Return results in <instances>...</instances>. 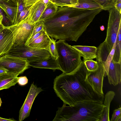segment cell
Wrapping results in <instances>:
<instances>
[{
  "mask_svg": "<svg viewBox=\"0 0 121 121\" xmlns=\"http://www.w3.org/2000/svg\"><path fill=\"white\" fill-rule=\"evenodd\" d=\"M29 66L35 68L49 69L53 70H60L56 60L51 56L44 60L29 62Z\"/></svg>",
  "mask_w": 121,
  "mask_h": 121,
  "instance_id": "cell-17",
  "label": "cell"
},
{
  "mask_svg": "<svg viewBox=\"0 0 121 121\" xmlns=\"http://www.w3.org/2000/svg\"><path fill=\"white\" fill-rule=\"evenodd\" d=\"M2 103V102L1 99L0 97V107H1V105Z\"/></svg>",
  "mask_w": 121,
  "mask_h": 121,
  "instance_id": "cell-43",
  "label": "cell"
},
{
  "mask_svg": "<svg viewBox=\"0 0 121 121\" xmlns=\"http://www.w3.org/2000/svg\"><path fill=\"white\" fill-rule=\"evenodd\" d=\"M104 107L103 103L93 101L80 102L72 106L64 104L53 121H99Z\"/></svg>",
  "mask_w": 121,
  "mask_h": 121,
  "instance_id": "cell-3",
  "label": "cell"
},
{
  "mask_svg": "<svg viewBox=\"0 0 121 121\" xmlns=\"http://www.w3.org/2000/svg\"><path fill=\"white\" fill-rule=\"evenodd\" d=\"M88 71H92L97 69L98 67V62L91 59L86 60L84 61Z\"/></svg>",
  "mask_w": 121,
  "mask_h": 121,
  "instance_id": "cell-26",
  "label": "cell"
},
{
  "mask_svg": "<svg viewBox=\"0 0 121 121\" xmlns=\"http://www.w3.org/2000/svg\"><path fill=\"white\" fill-rule=\"evenodd\" d=\"M8 71L6 69L2 66H0V75L6 73Z\"/></svg>",
  "mask_w": 121,
  "mask_h": 121,
  "instance_id": "cell-36",
  "label": "cell"
},
{
  "mask_svg": "<svg viewBox=\"0 0 121 121\" xmlns=\"http://www.w3.org/2000/svg\"><path fill=\"white\" fill-rule=\"evenodd\" d=\"M57 9L58 7L50 1L46 5L39 21H44L52 17L55 14Z\"/></svg>",
  "mask_w": 121,
  "mask_h": 121,
  "instance_id": "cell-22",
  "label": "cell"
},
{
  "mask_svg": "<svg viewBox=\"0 0 121 121\" xmlns=\"http://www.w3.org/2000/svg\"><path fill=\"white\" fill-rule=\"evenodd\" d=\"M121 26L119 30L116 42L115 51L112 60L115 62L121 63Z\"/></svg>",
  "mask_w": 121,
  "mask_h": 121,
  "instance_id": "cell-23",
  "label": "cell"
},
{
  "mask_svg": "<svg viewBox=\"0 0 121 121\" xmlns=\"http://www.w3.org/2000/svg\"><path fill=\"white\" fill-rule=\"evenodd\" d=\"M121 108L120 107L114 110L113 113L110 121H121Z\"/></svg>",
  "mask_w": 121,
  "mask_h": 121,
  "instance_id": "cell-30",
  "label": "cell"
},
{
  "mask_svg": "<svg viewBox=\"0 0 121 121\" xmlns=\"http://www.w3.org/2000/svg\"><path fill=\"white\" fill-rule=\"evenodd\" d=\"M116 43L111 51L107 43L104 41L101 43L97 47L96 61L101 62L104 68L105 73L108 69L112 60L115 51Z\"/></svg>",
  "mask_w": 121,
  "mask_h": 121,
  "instance_id": "cell-11",
  "label": "cell"
},
{
  "mask_svg": "<svg viewBox=\"0 0 121 121\" xmlns=\"http://www.w3.org/2000/svg\"><path fill=\"white\" fill-rule=\"evenodd\" d=\"M43 30H45L43 21H39L35 24V26L31 35L32 37Z\"/></svg>",
  "mask_w": 121,
  "mask_h": 121,
  "instance_id": "cell-28",
  "label": "cell"
},
{
  "mask_svg": "<svg viewBox=\"0 0 121 121\" xmlns=\"http://www.w3.org/2000/svg\"><path fill=\"white\" fill-rule=\"evenodd\" d=\"M4 12V11L3 9L0 7V13H1L2 15V13Z\"/></svg>",
  "mask_w": 121,
  "mask_h": 121,
  "instance_id": "cell-42",
  "label": "cell"
},
{
  "mask_svg": "<svg viewBox=\"0 0 121 121\" xmlns=\"http://www.w3.org/2000/svg\"><path fill=\"white\" fill-rule=\"evenodd\" d=\"M56 40L51 38L49 46V52L51 56L56 60L58 57L56 47Z\"/></svg>",
  "mask_w": 121,
  "mask_h": 121,
  "instance_id": "cell-27",
  "label": "cell"
},
{
  "mask_svg": "<svg viewBox=\"0 0 121 121\" xmlns=\"http://www.w3.org/2000/svg\"><path fill=\"white\" fill-rule=\"evenodd\" d=\"M15 1L16 0H12ZM25 4L26 7H29L40 0H21Z\"/></svg>",
  "mask_w": 121,
  "mask_h": 121,
  "instance_id": "cell-34",
  "label": "cell"
},
{
  "mask_svg": "<svg viewBox=\"0 0 121 121\" xmlns=\"http://www.w3.org/2000/svg\"><path fill=\"white\" fill-rule=\"evenodd\" d=\"M29 62L25 59L7 54L0 57V66L8 70V73L18 76L29 68Z\"/></svg>",
  "mask_w": 121,
  "mask_h": 121,
  "instance_id": "cell-8",
  "label": "cell"
},
{
  "mask_svg": "<svg viewBox=\"0 0 121 121\" xmlns=\"http://www.w3.org/2000/svg\"><path fill=\"white\" fill-rule=\"evenodd\" d=\"M0 7L3 9L6 13V17L12 25H13L16 16L17 6L0 3Z\"/></svg>",
  "mask_w": 121,
  "mask_h": 121,
  "instance_id": "cell-21",
  "label": "cell"
},
{
  "mask_svg": "<svg viewBox=\"0 0 121 121\" xmlns=\"http://www.w3.org/2000/svg\"><path fill=\"white\" fill-rule=\"evenodd\" d=\"M87 70L84 61L74 71L62 73L54 80L53 88L64 104L73 105L82 101H93L103 103L104 95L100 94L85 80Z\"/></svg>",
  "mask_w": 121,
  "mask_h": 121,
  "instance_id": "cell-2",
  "label": "cell"
},
{
  "mask_svg": "<svg viewBox=\"0 0 121 121\" xmlns=\"http://www.w3.org/2000/svg\"><path fill=\"white\" fill-rule=\"evenodd\" d=\"M0 3H2L13 6H17L16 2L12 0H0Z\"/></svg>",
  "mask_w": 121,
  "mask_h": 121,
  "instance_id": "cell-35",
  "label": "cell"
},
{
  "mask_svg": "<svg viewBox=\"0 0 121 121\" xmlns=\"http://www.w3.org/2000/svg\"><path fill=\"white\" fill-rule=\"evenodd\" d=\"M72 47L77 51L84 61L86 60L95 59L96 57L97 48L95 46L73 45Z\"/></svg>",
  "mask_w": 121,
  "mask_h": 121,
  "instance_id": "cell-16",
  "label": "cell"
},
{
  "mask_svg": "<svg viewBox=\"0 0 121 121\" xmlns=\"http://www.w3.org/2000/svg\"><path fill=\"white\" fill-rule=\"evenodd\" d=\"M97 14L95 9L58 7L52 17L43 21L45 31L56 40L76 42Z\"/></svg>",
  "mask_w": 121,
  "mask_h": 121,
  "instance_id": "cell-1",
  "label": "cell"
},
{
  "mask_svg": "<svg viewBox=\"0 0 121 121\" xmlns=\"http://www.w3.org/2000/svg\"><path fill=\"white\" fill-rule=\"evenodd\" d=\"M18 76L8 73L0 75V91L15 86L18 83Z\"/></svg>",
  "mask_w": 121,
  "mask_h": 121,
  "instance_id": "cell-18",
  "label": "cell"
},
{
  "mask_svg": "<svg viewBox=\"0 0 121 121\" xmlns=\"http://www.w3.org/2000/svg\"><path fill=\"white\" fill-rule=\"evenodd\" d=\"M43 2L46 4V5L49 3L50 1L49 0H43Z\"/></svg>",
  "mask_w": 121,
  "mask_h": 121,
  "instance_id": "cell-40",
  "label": "cell"
},
{
  "mask_svg": "<svg viewBox=\"0 0 121 121\" xmlns=\"http://www.w3.org/2000/svg\"><path fill=\"white\" fill-rule=\"evenodd\" d=\"M98 67L97 70L92 71L87 70L85 80L90 84L98 93L104 95L103 91V82L105 73L104 68L102 63L98 61Z\"/></svg>",
  "mask_w": 121,
  "mask_h": 121,
  "instance_id": "cell-9",
  "label": "cell"
},
{
  "mask_svg": "<svg viewBox=\"0 0 121 121\" xmlns=\"http://www.w3.org/2000/svg\"><path fill=\"white\" fill-rule=\"evenodd\" d=\"M29 8L26 7L21 12L18 17L15 20L13 24L18 23L27 17L29 12Z\"/></svg>",
  "mask_w": 121,
  "mask_h": 121,
  "instance_id": "cell-29",
  "label": "cell"
},
{
  "mask_svg": "<svg viewBox=\"0 0 121 121\" xmlns=\"http://www.w3.org/2000/svg\"><path fill=\"white\" fill-rule=\"evenodd\" d=\"M42 30L32 37H30L27 40L25 45H27L39 36L42 33L43 30Z\"/></svg>",
  "mask_w": 121,
  "mask_h": 121,
  "instance_id": "cell-33",
  "label": "cell"
},
{
  "mask_svg": "<svg viewBox=\"0 0 121 121\" xmlns=\"http://www.w3.org/2000/svg\"><path fill=\"white\" fill-rule=\"evenodd\" d=\"M57 7H63L66 5L73 4L78 2V0H49Z\"/></svg>",
  "mask_w": 121,
  "mask_h": 121,
  "instance_id": "cell-25",
  "label": "cell"
},
{
  "mask_svg": "<svg viewBox=\"0 0 121 121\" xmlns=\"http://www.w3.org/2000/svg\"><path fill=\"white\" fill-rule=\"evenodd\" d=\"M100 30L102 31H104L105 29V27L103 25H102L100 26Z\"/></svg>",
  "mask_w": 121,
  "mask_h": 121,
  "instance_id": "cell-41",
  "label": "cell"
},
{
  "mask_svg": "<svg viewBox=\"0 0 121 121\" xmlns=\"http://www.w3.org/2000/svg\"><path fill=\"white\" fill-rule=\"evenodd\" d=\"M4 26L2 24L0 27V57L8 54L13 45L12 33Z\"/></svg>",
  "mask_w": 121,
  "mask_h": 121,
  "instance_id": "cell-12",
  "label": "cell"
},
{
  "mask_svg": "<svg viewBox=\"0 0 121 121\" xmlns=\"http://www.w3.org/2000/svg\"><path fill=\"white\" fill-rule=\"evenodd\" d=\"M107 76L109 83L115 86L121 81V63L115 62L112 59L104 77Z\"/></svg>",
  "mask_w": 121,
  "mask_h": 121,
  "instance_id": "cell-13",
  "label": "cell"
},
{
  "mask_svg": "<svg viewBox=\"0 0 121 121\" xmlns=\"http://www.w3.org/2000/svg\"><path fill=\"white\" fill-rule=\"evenodd\" d=\"M108 11L107 35L104 41L107 43L111 51L116 42L119 30L121 26V13L115 7Z\"/></svg>",
  "mask_w": 121,
  "mask_h": 121,
  "instance_id": "cell-7",
  "label": "cell"
},
{
  "mask_svg": "<svg viewBox=\"0 0 121 121\" xmlns=\"http://www.w3.org/2000/svg\"><path fill=\"white\" fill-rule=\"evenodd\" d=\"M121 2V0H117L116 3Z\"/></svg>",
  "mask_w": 121,
  "mask_h": 121,
  "instance_id": "cell-44",
  "label": "cell"
},
{
  "mask_svg": "<svg viewBox=\"0 0 121 121\" xmlns=\"http://www.w3.org/2000/svg\"><path fill=\"white\" fill-rule=\"evenodd\" d=\"M115 8L121 13V2L116 3L115 5Z\"/></svg>",
  "mask_w": 121,
  "mask_h": 121,
  "instance_id": "cell-37",
  "label": "cell"
},
{
  "mask_svg": "<svg viewBox=\"0 0 121 121\" xmlns=\"http://www.w3.org/2000/svg\"><path fill=\"white\" fill-rule=\"evenodd\" d=\"M28 82V79L26 76H22L18 77V83L21 86H24Z\"/></svg>",
  "mask_w": 121,
  "mask_h": 121,
  "instance_id": "cell-32",
  "label": "cell"
},
{
  "mask_svg": "<svg viewBox=\"0 0 121 121\" xmlns=\"http://www.w3.org/2000/svg\"><path fill=\"white\" fill-rule=\"evenodd\" d=\"M16 121L13 118H9V119H6L0 117V121Z\"/></svg>",
  "mask_w": 121,
  "mask_h": 121,
  "instance_id": "cell-38",
  "label": "cell"
},
{
  "mask_svg": "<svg viewBox=\"0 0 121 121\" xmlns=\"http://www.w3.org/2000/svg\"><path fill=\"white\" fill-rule=\"evenodd\" d=\"M51 40V38L45 30L39 36L27 46L35 49L45 50L49 52Z\"/></svg>",
  "mask_w": 121,
  "mask_h": 121,
  "instance_id": "cell-15",
  "label": "cell"
},
{
  "mask_svg": "<svg viewBox=\"0 0 121 121\" xmlns=\"http://www.w3.org/2000/svg\"><path fill=\"white\" fill-rule=\"evenodd\" d=\"M35 26L29 22L26 17L18 23L6 26L5 28L9 30L12 33L13 45L25 44L31 37Z\"/></svg>",
  "mask_w": 121,
  "mask_h": 121,
  "instance_id": "cell-6",
  "label": "cell"
},
{
  "mask_svg": "<svg viewBox=\"0 0 121 121\" xmlns=\"http://www.w3.org/2000/svg\"><path fill=\"white\" fill-rule=\"evenodd\" d=\"M8 54L24 58L29 62L44 60L51 56L47 50L35 49L25 44L13 45Z\"/></svg>",
  "mask_w": 121,
  "mask_h": 121,
  "instance_id": "cell-5",
  "label": "cell"
},
{
  "mask_svg": "<svg viewBox=\"0 0 121 121\" xmlns=\"http://www.w3.org/2000/svg\"><path fill=\"white\" fill-rule=\"evenodd\" d=\"M65 6L82 9L102 8L100 5L93 0H78V2L76 4Z\"/></svg>",
  "mask_w": 121,
  "mask_h": 121,
  "instance_id": "cell-20",
  "label": "cell"
},
{
  "mask_svg": "<svg viewBox=\"0 0 121 121\" xmlns=\"http://www.w3.org/2000/svg\"><path fill=\"white\" fill-rule=\"evenodd\" d=\"M58 57L56 60L63 73H70L75 70L82 61L80 53L64 40L56 42Z\"/></svg>",
  "mask_w": 121,
  "mask_h": 121,
  "instance_id": "cell-4",
  "label": "cell"
},
{
  "mask_svg": "<svg viewBox=\"0 0 121 121\" xmlns=\"http://www.w3.org/2000/svg\"><path fill=\"white\" fill-rule=\"evenodd\" d=\"M115 95V92L112 91H108L105 95L104 101L103 109L102 115L99 121H109V112L110 103Z\"/></svg>",
  "mask_w": 121,
  "mask_h": 121,
  "instance_id": "cell-19",
  "label": "cell"
},
{
  "mask_svg": "<svg viewBox=\"0 0 121 121\" xmlns=\"http://www.w3.org/2000/svg\"><path fill=\"white\" fill-rule=\"evenodd\" d=\"M46 6L43 0H40L29 7L26 17L30 24H34L39 21Z\"/></svg>",
  "mask_w": 121,
  "mask_h": 121,
  "instance_id": "cell-14",
  "label": "cell"
},
{
  "mask_svg": "<svg viewBox=\"0 0 121 121\" xmlns=\"http://www.w3.org/2000/svg\"><path fill=\"white\" fill-rule=\"evenodd\" d=\"M3 18V16L0 13V27L3 24L2 22Z\"/></svg>",
  "mask_w": 121,
  "mask_h": 121,
  "instance_id": "cell-39",
  "label": "cell"
},
{
  "mask_svg": "<svg viewBox=\"0 0 121 121\" xmlns=\"http://www.w3.org/2000/svg\"><path fill=\"white\" fill-rule=\"evenodd\" d=\"M43 91L41 87H38L34 82L32 83L25 101L19 110V121H22L29 116L35 98Z\"/></svg>",
  "mask_w": 121,
  "mask_h": 121,
  "instance_id": "cell-10",
  "label": "cell"
},
{
  "mask_svg": "<svg viewBox=\"0 0 121 121\" xmlns=\"http://www.w3.org/2000/svg\"><path fill=\"white\" fill-rule=\"evenodd\" d=\"M102 7L103 10H109L115 7L117 0H93Z\"/></svg>",
  "mask_w": 121,
  "mask_h": 121,
  "instance_id": "cell-24",
  "label": "cell"
},
{
  "mask_svg": "<svg viewBox=\"0 0 121 121\" xmlns=\"http://www.w3.org/2000/svg\"><path fill=\"white\" fill-rule=\"evenodd\" d=\"M15 1L17 4V14L15 20L18 17L21 12L26 7L25 4L21 0H16Z\"/></svg>",
  "mask_w": 121,
  "mask_h": 121,
  "instance_id": "cell-31",
  "label": "cell"
}]
</instances>
